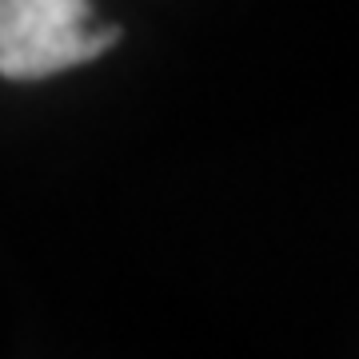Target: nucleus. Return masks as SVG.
Returning a JSON list of instances; mask_svg holds the SVG:
<instances>
[{
  "mask_svg": "<svg viewBox=\"0 0 359 359\" xmlns=\"http://www.w3.org/2000/svg\"><path fill=\"white\" fill-rule=\"evenodd\" d=\"M116 25H92L88 0H0V76L44 80L120 44Z\"/></svg>",
  "mask_w": 359,
  "mask_h": 359,
  "instance_id": "obj_1",
  "label": "nucleus"
}]
</instances>
